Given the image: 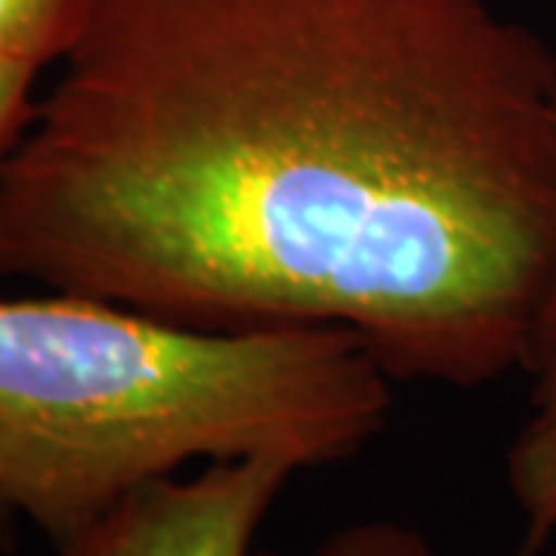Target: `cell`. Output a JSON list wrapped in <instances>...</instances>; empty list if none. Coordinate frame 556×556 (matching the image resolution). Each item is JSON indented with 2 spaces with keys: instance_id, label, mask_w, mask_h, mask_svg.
I'll return each instance as SVG.
<instances>
[{
  "instance_id": "obj_3",
  "label": "cell",
  "mask_w": 556,
  "mask_h": 556,
  "mask_svg": "<svg viewBox=\"0 0 556 556\" xmlns=\"http://www.w3.org/2000/svg\"><path fill=\"white\" fill-rule=\"evenodd\" d=\"M298 473L269 455L211 460L199 477H161L115 501L62 556H254L278 492Z\"/></svg>"
},
{
  "instance_id": "obj_4",
  "label": "cell",
  "mask_w": 556,
  "mask_h": 556,
  "mask_svg": "<svg viewBox=\"0 0 556 556\" xmlns=\"http://www.w3.org/2000/svg\"><path fill=\"white\" fill-rule=\"evenodd\" d=\"M532 378V415L507 452V489L522 517V556H535L556 532V362Z\"/></svg>"
},
{
  "instance_id": "obj_2",
  "label": "cell",
  "mask_w": 556,
  "mask_h": 556,
  "mask_svg": "<svg viewBox=\"0 0 556 556\" xmlns=\"http://www.w3.org/2000/svg\"><path fill=\"white\" fill-rule=\"evenodd\" d=\"M390 380L340 325L204 331L62 291L0 300V517L62 547L189 460H350L387 427Z\"/></svg>"
},
{
  "instance_id": "obj_6",
  "label": "cell",
  "mask_w": 556,
  "mask_h": 556,
  "mask_svg": "<svg viewBox=\"0 0 556 556\" xmlns=\"http://www.w3.org/2000/svg\"><path fill=\"white\" fill-rule=\"evenodd\" d=\"M278 556V554H254ZM309 556H439L433 544L415 529L396 522H358L328 538Z\"/></svg>"
},
{
  "instance_id": "obj_5",
  "label": "cell",
  "mask_w": 556,
  "mask_h": 556,
  "mask_svg": "<svg viewBox=\"0 0 556 556\" xmlns=\"http://www.w3.org/2000/svg\"><path fill=\"white\" fill-rule=\"evenodd\" d=\"M90 0H0V65L62 62L78 40Z\"/></svg>"
},
{
  "instance_id": "obj_1",
  "label": "cell",
  "mask_w": 556,
  "mask_h": 556,
  "mask_svg": "<svg viewBox=\"0 0 556 556\" xmlns=\"http://www.w3.org/2000/svg\"><path fill=\"white\" fill-rule=\"evenodd\" d=\"M0 276L482 387L556 278V53L489 0H90L0 161Z\"/></svg>"
},
{
  "instance_id": "obj_7",
  "label": "cell",
  "mask_w": 556,
  "mask_h": 556,
  "mask_svg": "<svg viewBox=\"0 0 556 556\" xmlns=\"http://www.w3.org/2000/svg\"><path fill=\"white\" fill-rule=\"evenodd\" d=\"M38 72L35 65H0V161L10 155L31 121V87Z\"/></svg>"
},
{
  "instance_id": "obj_8",
  "label": "cell",
  "mask_w": 556,
  "mask_h": 556,
  "mask_svg": "<svg viewBox=\"0 0 556 556\" xmlns=\"http://www.w3.org/2000/svg\"><path fill=\"white\" fill-rule=\"evenodd\" d=\"M547 362H556V278L551 294L544 300V309L538 316L535 334H532L529 356H526V371L532 375L538 368H544Z\"/></svg>"
}]
</instances>
